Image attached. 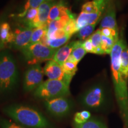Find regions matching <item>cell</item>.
<instances>
[{
  "mask_svg": "<svg viewBox=\"0 0 128 128\" xmlns=\"http://www.w3.org/2000/svg\"><path fill=\"white\" fill-rule=\"evenodd\" d=\"M87 54L86 50L82 47V44L76 47L72 52L71 55L68 58V61L76 62L78 64L82 58Z\"/></svg>",
  "mask_w": 128,
  "mask_h": 128,
  "instance_id": "cell-22",
  "label": "cell"
},
{
  "mask_svg": "<svg viewBox=\"0 0 128 128\" xmlns=\"http://www.w3.org/2000/svg\"><path fill=\"white\" fill-rule=\"evenodd\" d=\"M74 128H107L103 123L98 120L90 119L82 124H74Z\"/></svg>",
  "mask_w": 128,
  "mask_h": 128,
  "instance_id": "cell-26",
  "label": "cell"
},
{
  "mask_svg": "<svg viewBox=\"0 0 128 128\" xmlns=\"http://www.w3.org/2000/svg\"><path fill=\"white\" fill-rule=\"evenodd\" d=\"M74 14L63 1L55 2L50 10L48 23L60 19L64 16H72Z\"/></svg>",
  "mask_w": 128,
  "mask_h": 128,
  "instance_id": "cell-15",
  "label": "cell"
},
{
  "mask_svg": "<svg viewBox=\"0 0 128 128\" xmlns=\"http://www.w3.org/2000/svg\"><path fill=\"white\" fill-rule=\"evenodd\" d=\"M55 2L44 1L38 7V14L36 18L30 24V28H35L43 26L48 25L49 12Z\"/></svg>",
  "mask_w": 128,
  "mask_h": 128,
  "instance_id": "cell-11",
  "label": "cell"
},
{
  "mask_svg": "<svg viewBox=\"0 0 128 128\" xmlns=\"http://www.w3.org/2000/svg\"><path fill=\"white\" fill-rule=\"evenodd\" d=\"M106 101V93L102 84H96L88 89L81 98V103L86 108L98 109L103 106Z\"/></svg>",
  "mask_w": 128,
  "mask_h": 128,
  "instance_id": "cell-6",
  "label": "cell"
},
{
  "mask_svg": "<svg viewBox=\"0 0 128 128\" xmlns=\"http://www.w3.org/2000/svg\"><path fill=\"white\" fill-rule=\"evenodd\" d=\"M97 23H98L88 24L80 28L79 31L77 32V35H76L77 38H79L81 41L87 39V38L92 34Z\"/></svg>",
  "mask_w": 128,
  "mask_h": 128,
  "instance_id": "cell-24",
  "label": "cell"
},
{
  "mask_svg": "<svg viewBox=\"0 0 128 128\" xmlns=\"http://www.w3.org/2000/svg\"><path fill=\"white\" fill-rule=\"evenodd\" d=\"M120 64L122 71L128 75V46L123 50L120 55Z\"/></svg>",
  "mask_w": 128,
  "mask_h": 128,
  "instance_id": "cell-30",
  "label": "cell"
},
{
  "mask_svg": "<svg viewBox=\"0 0 128 128\" xmlns=\"http://www.w3.org/2000/svg\"><path fill=\"white\" fill-rule=\"evenodd\" d=\"M118 40L108 38L102 34V44L101 48L104 54H110L112 49Z\"/></svg>",
  "mask_w": 128,
  "mask_h": 128,
  "instance_id": "cell-23",
  "label": "cell"
},
{
  "mask_svg": "<svg viewBox=\"0 0 128 128\" xmlns=\"http://www.w3.org/2000/svg\"><path fill=\"white\" fill-rule=\"evenodd\" d=\"M82 47L86 50L87 53H92L94 54V49L93 46H92V42L90 38H87L86 39L84 42H82Z\"/></svg>",
  "mask_w": 128,
  "mask_h": 128,
  "instance_id": "cell-34",
  "label": "cell"
},
{
  "mask_svg": "<svg viewBox=\"0 0 128 128\" xmlns=\"http://www.w3.org/2000/svg\"><path fill=\"white\" fill-rule=\"evenodd\" d=\"M63 29L65 33L67 34L70 35V36H72L74 33H77L78 32V29L76 27V18H72L69 21L68 24L64 27Z\"/></svg>",
  "mask_w": 128,
  "mask_h": 128,
  "instance_id": "cell-31",
  "label": "cell"
},
{
  "mask_svg": "<svg viewBox=\"0 0 128 128\" xmlns=\"http://www.w3.org/2000/svg\"><path fill=\"white\" fill-rule=\"evenodd\" d=\"M34 28L28 26L18 27L14 31V38L9 47L22 50L28 45Z\"/></svg>",
  "mask_w": 128,
  "mask_h": 128,
  "instance_id": "cell-9",
  "label": "cell"
},
{
  "mask_svg": "<svg viewBox=\"0 0 128 128\" xmlns=\"http://www.w3.org/2000/svg\"><path fill=\"white\" fill-rule=\"evenodd\" d=\"M47 1H52V0H46Z\"/></svg>",
  "mask_w": 128,
  "mask_h": 128,
  "instance_id": "cell-37",
  "label": "cell"
},
{
  "mask_svg": "<svg viewBox=\"0 0 128 128\" xmlns=\"http://www.w3.org/2000/svg\"><path fill=\"white\" fill-rule=\"evenodd\" d=\"M14 38V32L12 31L10 26L6 21L0 25V48L4 50L12 42Z\"/></svg>",
  "mask_w": 128,
  "mask_h": 128,
  "instance_id": "cell-16",
  "label": "cell"
},
{
  "mask_svg": "<svg viewBox=\"0 0 128 128\" xmlns=\"http://www.w3.org/2000/svg\"><path fill=\"white\" fill-rule=\"evenodd\" d=\"M91 114L88 111H81L76 112L74 117V124H80L86 122L87 120L90 119Z\"/></svg>",
  "mask_w": 128,
  "mask_h": 128,
  "instance_id": "cell-29",
  "label": "cell"
},
{
  "mask_svg": "<svg viewBox=\"0 0 128 128\" xmlns=\"http://www.w3.org/2000/svg\"><path fill=\"white\" fill-rule=\"evenodd\" d=\"M112 0H92L82 5L81 12L103 14Z\"/></svg>",
  "mask_w": 128,
  "mask_h": 128,
  "instance_id": "cell-14",
  "label": "cell"
},
{
  "mask_svg": "<svg viewBox=\"0 0 128 128\" xmlns=\"http://www.w3.org/2000/svg\"><path fill=\"white\" fill-rule=\"evenodd\" d=\"M18 70L15 60L7 50L0 51V92L13 89L18 81Z\"/></svg>",
  "mask_w": 128,
  "mask_h": 128,
  "instance_id": "cell-3",
  "label": "cell"
},
{
  "mask_svg": "<svg viewBox=\"0 0 128 128\" xmlns=\"http://www.w3.org/2000/svg\"><path fill=\"white\" fill-rule=\"evenodd\" d=\"M48 25L43 26L33 29L29 44L41 42L43 38L47 34Z\"/></svg>",
  "mask_w": 128,
  "mask_h": 128,
  "instance_id": "cell-21",
  "label": "cell"
},
{
  "mask_svg": "<svg viewBox=\"0 0 128 128\" xmlns=\"http://www.w3.org/2000/svg\"><path fill=\"white\" fill-rule=\"evenodd\" d=\"M0 125L1 128H26L20 124H15L12 122L2 119L0 120Z\"/></svg>",
  "mask_w": 128,
  "mask_h": 128,
  "instance_id": "cell-33",
  "label": "cell"
},
{
  "mask_svg": "<svg viewBox=\"0 0 128 128\" xmlns=\"http://www.w3.org/2000/svg\"><path fill=\"white\" fill-rule=\"evenodd\" d=\"M101 33L103 36L113 38L116 40H119V33L118 30L110 28H101Z\"/></svg>",
  "mask_w": 128,
  "mask_h": 128,
  "instance_id": "cell-32",
  "label": "cell"
},
{
  "mask_svg": "<svg viewBox=\"0 0 128 128\" xmlns=\"http://www.w3.org/2000/svg\"><path fill=\"white\" fill-rule=\"evenodd\" d=\"M110 28L118 30L116 20V7L113 0L108 4L101 21L100 28Z\"/></svg>",
  "mask_w": 128,
  "mask_h": 128,
  "instance_id": "cell-13",
  "label": "cell"
},
{
  "mask_svg": "<svg viewBox=\"0 0 128 128\" xmlns=\"http://www.w3.org/2000/svg\"><path fill=\"white\" fill-rule=\"evenodd\" d=\"M44 69L40 64L32 65L26 71L24 77L23 87L26 92L36 90L43 82Z\"/></svg>",
  "mask_w": 128,
  "mask_h": 128,
  "instance_id": "cell-7",
  "label": "cell"
},
{
  "mask_svg": "<svg viewBox=\"0 0 128 128\" xmlns=\"http://www.w3.org/2000/svg\"><path fill=\"white\" fill-rule=\"evenodd\" d=\"M44 74L49 80H60L70 86L72 78L64 73L62 66L53 60H49L44 68Z\"/></svg>",
  "mask_w": 128,
  "mask_h": 128,
  "instance_id": "cell-10",
  "label": "cell"
},
{
  "mask_svg": "<svg viewBox=\"0 0 128 128\" xmlns=\"http://www.w3.org/2000/svg\"><path fill=\"white\" fill-rule=\"evenodd\" d=\"M71 38V36L70 35H66V36L64 38H60V39H50L47 37V34L43 38L42 40V44H45V45L49 46V47L54 48V49H57V48L61 47L64 45L68 42L70 38Z\"/></svg>",
  "mask_w": 128,
  "mask_h": 128,
  "instance_id": "cell-19",
  "label": "cell"
},
{
  "mask_svg": "<svg viewBox=\"0 0 128 128\" xmlns=\"http://www.w3.org/2000/svg\"><path fill=\"white\" fill-rule=\"evenodd\" d=\"M45 0H28L22 12L18 14V18H23L28 11L30 8H38L40 5L44 2Z\"/></svg>",
  "mask_w": 128,
  "mask_h": 128,
  "instance_id": "cell-25",
  "label": "cell"
},
{
  "mask_svg": "<svg viewBox=\"0 0 128 128\" xmlns=\"http://www.w3.org/2000/svg\"><path fill=\"white\" fill-rule=\"evenodd\" d=\"M103 14L100 13H86L81 12L76 19V24L78 31L80 28L88 24L98 23Z\"/></svg>",
  "mask_w": 128,
  "mask_h": 128,
  "instance_id": "cell-17",
  "label": "cell"
},
{
  "mask_svg": "<svg viewBox=\"0 0 128 128\" xmlns=\"http://www.w3.org/2000/svg\"><path fill=\"white\" fill-rule=\"evenodd\" d=\"M5 113L19 124L29 128H49V122L34 108L23 105H12L4 109Z\"/></svg>",
  "mask_w": 128,
  "mask_h": 128,
  "instance_id": "cell-2",
  "label": "cell"
},
{
  "mask_svg": "<svg viewBox=\"0 0 128 128\" xmlns=\"http://www.w3.org/2000/svg\"><path fill=\"white\" fill-rule=\"evenodd\" d=\"M56 50L40 42L28 44L21 50L28 64L33 65L52 60Z\"/></svg>",
  "mask_w": 128,
  "mask_h": 128,
  "instance_id": "cell-5",
  "label": "cell"
},
{
  "mask_svg": "<svg viewBox=\"0 0 128 128\" xmlns=\"http://www.w3.org/2000/svg\"><path fill=\"white\" fill-rule=\"evenodd\" d=\"M44 105L48 111L56 116H64L70 112L72 103L66 97H58L45 100Z\"/></svg>",
  "mask_w": 128,
  "mask_h": 128,
  "instance_id": "cell-8",
  "label": "cell"
},
{
  "mask_svg": "<svg viewBox=\"0 0 128 128\" xmlns=\"http://www.w3.org/2000/svg\"><path fill=\"white\" fill-rule=\"evenodd\" d=\"M78 1H85V0H76Z\"/></svg>",
  "mask_w": 128,
  "mask_h": 128,
  "instance_id": "cell-36",
  "label": "cell"
},
{
  "mask_svg": "<svg viewBox=\"0 0 128 128\" xmlns=\"http://www.w3.org/2000/svg\"><path fill=\"white\" fill-rule=\"evenodd\" d=\"M82 42H83L81 40L74 41L62 46L60 49H57L52 60H54L60 66H62L68 60L74 49L78 46L82 44Z\"/></svg>",
  "mask_w": 128,
  "mask_h": 128,
  "instance_id": "cell-12",
  "label": "cell"
},
{
  "mask_svg": "<svg viewBox=\"0 0 128 128\" xmlns=\"http://www.w3.org/2000/svg\"><path fill=\"white\" fill-rule=\"evenodd\" d=\"M77 65L78 64L76 62H72L66 60L63 65L62 68L63 69L64 73L67 76L73 77L76 74V72L77 71Z\"/></svg>",
  "mask_w": 128,
  "mask_h": 128,
  "instance_id": "cell-28",
  "label": "cell"
},
{
  "mask_svg": "<svg viewBox=\"0 0 128 128\" xmlns=\"http://www.w3.org/2000/svg\"><path fill=\"white\" fill-rule=\"evenodd\" d=\"M76 18V15L66 16L62 17L60 19L54 20L48 23L47 34H49L56 30L62 29L66 26L71 19Z\"/></svg>",
  "mask_w": 128,
  "mask_h": 128,
  "instance_id": "cell-18",
  "label": "cell"
},
{
  "mask_svg": "<svg viewBox=\"0 0 128 128\" xmlns=\"http://www.w3.org/2000/svg\"><path fill=\"white\" fill-rule=\"evenodd\" d=\"M127 47L123 36L113 46L110 53L111 58V71L115 94L118 103L122 112L124 115L128 116V75L122 71L120 55L123 50Z\"/></svg>",
  "mask_w": 128,
  "mask_h": 128,
  "instance_id": "cell-1",
  "label": "cell"
},
{
  "mask_svg": "<svg viewBox=\"0 0 128 128\" xmlns=\"http://www.w3.org/2000/svg\"><path fill=\"white\" fill-rule=\"evenodd\" d=\"M92 41L94 49V54L97 55H104L101 48L102 44V33L100 28L97 29L94 33L89 37Z\"/></svg>",
  "mask_w": 128,
  "mask_h": 128,
  "instance_id": "cell-20",
  "label": "cell"
},
{
  "mask_svg": "<svg viewBox=\"0 0 128 128\" xmlns=\"http://www.w3.org/2000/svg\"><path fill=\"white\" fill-rule=\"evenodd\" d=\"M8 12L7 11V12H4L3 13L1 14V16H0V25H1V24L2 23V22H4L6 20V19H7L8 17ZM1 50V48H0V51Z\"/></svg>",
  "mask_w": 128,
  "mask_h": 128,
  "instance_id": "cell-35",
  "label": "cell"
},
{
  "mask_svg": "<svg viewBox=\"0 0 128 128\" xmlns=\"http://www.w3.org/2000/svg\"><path fill=\"white\" fill-rule=\"evenodd\" d=\"M70 94V86L60 80L49 79L42 83L34 92L35 97L45 100L66 97Z\"/></svg>",
  "mask_w": 128,
  "mask_h": 128,
  "instance_id": "cell-4",
  "label": "cell"
},
{
  "mask_svg": "<svg viewBox=\"0 0 128 128\" xmlns=\"http://www.w3.org/2000/svg\"><path fill=\"white\" fill-rule=\"evenodd\" d=\"M38 14V8H30L28 11L26 15L23 18H20L22 22L26 26L30 27L32 22L36 18Z\"/></svg>",
  "mask_w": 128,
  "mask_h": 128,
  "instance_id": "cell-27",
  "label": "cell"
}]
</instances>
